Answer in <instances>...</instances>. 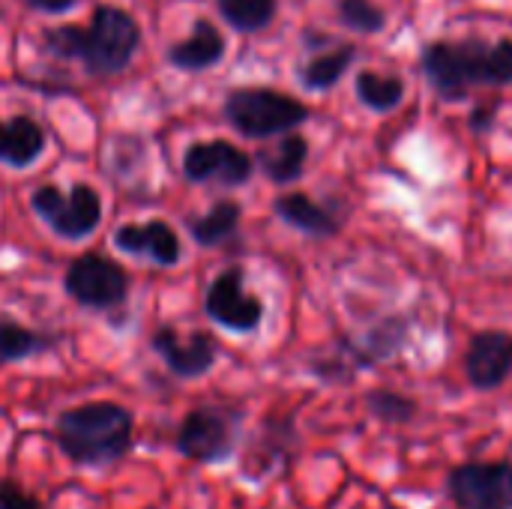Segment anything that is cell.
Segmentation results:
<instances>
[{
	"instance_id": "obj_16",
	"label": "cell",
	"mask_w": 512,
	"mask_h": 509,
	"mask_svg": "<svg viewBox=\"0 0 512 509\" xmlns=\"http://www.w3.org/2000/svg\"><path fill=\"white\" fill-rule=\"evenodd\" d=\"M276 213H279L282 222H288L291 228H297L303 234H312V237H333L339 231V222L303 192L282 195L276 201Z\"/></svg>"
},
{
	"instance_id": "obj_24",
	"label": "cell",
	"mask_w": 512,
	"mask_h": 509,
	"mask_svg": "<svg viewBox=\"0 0 512 509\" xmlns=\"http://www.w3.org/2000/svg\"><path fill=\"white\" fill-rule=\"evenodd\" d=\"M339 18L360 33H378L384 30V12L372 0H339Z\"/></svg>"
},
{
	"instance_id": "obj_1",
	"label": "cell",
	"mask_w": 512,
	"mask_h": 509,
	"mask_svg": "<svg viewBox=\"0 0 512 509\" xmlns=\"http://www.w3.org/2000/svg\"><path fill=\"white\" fill-rule=\"evenodd\" d=\"M423 72L447 99H462L474 84H512V39L432 42L423 51Z\"/></svg>"
},
{
	"instance_id": "obj_20",
	"label": "cell",
	"mask_w": 512,
	"mask_h": 509,
	"mask_svg": "<svg viewBox=\"0 0 512 509\" xmlns=\"http://www.w3.org/2000/svg\"><path fill=\"white\" fill-rule=\"evenodd\" d=\"M357 96L372 111H390V108H396L402 102L405 81L399 75H384V72L366 69V72L357 75Z\"/></svg>"
},
{
	"instance_id": "obj_6",
	"label": "cell",
	"mask_w": 512,
	"mask_h": 509,
	"mask_svg": "<svg viewBox=\"0 0 512 509\" xmlns=\"http://www.w3.org/2000/svg\"><path fill=\"white\" fill-rule=\"evenodd\" d=\"M237 429H240L237 414H231L225 408H198V411L186 414L180 435H177V447L192 462L216 465V462H225L234 456Z\"/></svg>"
},
{
	"instance_id": "obj_15",
	"label": "cell",
	"mask_w": 512,
	"mask_h": 509,
	"mask_svg": "<svg viewBox=\"0 0 512 509\" xmlns=\"http://www.w3.org/2000/svg\"><path fill=\"white\" fill-rule=\"evenodd\" d=\"M225 54V36L207 21L201 18L195 24V33L177 45L168 48V60L171 66L177 69H186V72H201V69H210L213 63H219Z\"/></svg>"
},
{
	"instance_id": "obj_19",
	"label": "cell",
	"mask_w": 512,
	"mask_h": 509,
	"mask_svg": "<svg viewBox=\"0 0 512 509\" xmlns=\"http://www.w3.org/2000/svg\"><path fill=\"white\" fill-rule=\"evenodd\" d=\"M351 63H354V48L351 45H342L336 51H324V54H318V57H312L309 63L300 66V81L309 90H330L345 75V69Z\"/></svg>"
},
{
	"instance_id": "obj_27",
	"label": "cell",
	"mask_w": 512,
	"mask_h": 509,
	"mask_svg": "<svg viewBox=\"0 0 512 509\" xmlns=\"http://www.w3.org/2000/svg\"><path fill=\"white\" fill-rule=\"evenodd\" d=\"M30 9H39V12H48V15H57V12H69L78 0H24Z\"/></svg>"
},
{
	"instance_id": "obj_23",
	"label": "cell",
	"mask_w": 512,
	"mask_h": 509,
	"mask_svg": "<svg viewBox=\"0 0 512 509\" xmlns=\"http://www.w3.org/2000/svg\"><path fill=\"white\" fill-rule=\"evenodd\" d=\"M369 411H372L378 420H384V423H396V426H402V423H411V420H414L417 405H414L408 396H402V393H393V390H375V393H369Z\"/></svg>"
},
{
	"instance_id": "obj_14",
	"label": "cell",
	"mask_w": 512,
	"mask_h": 509,
	"mask_svg": "<svg viewBox=\"0 0 512 509\" xmlns=\"http://www.w3.org/2000/svg\"><path fill=\"white\" fill-rule=\"evenodd\" d=\"M45 150V135L42 129L18 114V117H6L0 120V162L9 168H27L33 165Z\"/></svg>"
},
{
	"instance_id": "obj_21",
	"label": "cell",
	"mask_w": 512,
	"mask_h": 509,
	"mask_svg": "<svg viewBox=\"0 0 512 509\" xmlns=\"http://www.w3.org/2000/svg\"><path fill=\"white\" fill-rule=\"evenodd\" d=\"M216 3L222 18L240 33L264 30L276 15V0H216Z\"/></svg>"
},
{
	"instance_id": "obj_9",
	"label": "cell",
	"mask_w": 512,
	"mask_h": 509,
	"mask_svg": "<svg viewBox=\"0 0 512 509\" xmlns=\"http://www.w3.org/2000/svg\"><path fill=\"white\" fill-rule=\"evenodd\" d=\"M183 174L192 183L240 186L252 177V159L228 141H198L183 156Z\"/></svg>"
},
{
	"instance_id": "obj_8",
	"label": "cell",
	"mask_w": 512,
	"mask_h": 509,
	"mask_svg": "<svg viewBox=\"0 0 512 509\" xmlns=\"http://www.w3.org/2000/svg\"><path fill=\"white\" fill-rule=\"evenodd\" d=\"M66 294L90 309H111L126 300L129 279L126 273L105 255H81L66 270Z\"/></svg>"
},
{
	"instance_id": "obj_26",
	"label": "cell",
	"mask_w": 512,
	"mask_h": 509,
	"mask_svg": "<svg viewBox=\"0 0 512 509\" xmlns=\"http://www.w3.org/2000/svg\"><path fill=\"white\" fill-rule=\"evenodd\" d=\"M0 509H42V504L15 480H0Z\"/></svg>"
},
{
	"instance_id": "obj_18",
	"label": "cell",
	"mask_w": 512,
	"mask_h": 509,
	"mask_svg": "<svg viewBox=\"0 0 512 509\" xmlns=\"http://www.w3.org/2000/svg\"><path fill=\"white\" fill-rule=\"evenodd\" d=\"M306 156H309V144L303 135H288L276 144V150L270 153H261V165L267 171V177L273 183H291L303 174V165H306Z\"/></svg>"
},
{
	"instance_id": "obj_12",
	"label": "cell",
	"mask_w": 512,
	"mask_h": 509,
	"mask_svg": "<svg viewBox=\"0 0 512 509\" xmlns=\"http://www.w3.org/2000/svg\"><path fill=\"white\" fill-rule=\"evenodd\" d=\"M153 351L180 378H198L216 363V342L207 333L180 336L174 327H162L153 336Z\"/></svg>"
},
{
	"instance_id": "obj_17",
	"label": "cell",
	"mask_w": 512,
	"mask_h": 509,
	"mask_svg": "<svg viewBox=\"0 0 512 509\" xmlns=\"http://www.w3.org/2000/svg\"><path fill=\"white\" fill-rule=\"evenodd\" d=\"M237 225H240V207L234 201H219L204 216L189 219V234L201 246H219L237 234Z\"/></svg>"
},
{
	"instance_id": "obj_25",
	"label": "cell",
	"mask_w": 512,
	"mask_h": 509,
	"mask_svg": "<svg viewBox=\"0 0 512 509\" xmlns=\"http://www.w3.org/2000/svg\"><path fill=\"white\" fill-rule=\"evenodd\" d=\"M78 42H81V27L75 24H60L45 33V48L54 57H75L78 60Z\"/></svg>"
},
{
	"instance_id": "obj_13",
	"label": "cell",
	"mask_w": 512,
	"mask_h": 509,
	"mask_svg": "<svg viewBox=\"0 0 512 509\" xmlns=\"http://www.w3.org/2000/svg\"><path fill=\"white\" fill-rule=\"evenodd\" d=\"M114 246L156 261L159 267H174L180 261V240L171 225L153 219L147 225H120L114 231Z\"/></svg>"
},
{
	"instance_id": "obj_11",
	"label": "cell",
	"mask_w": 512,
	"mask_h": 509,
	"mask_svg": "<svg viewBox=\"0 0 512 509\" xmlns=\"http://www.w3.org/2000/svg\"><path fill=\"white\" fill-rule=\"evenodd\" d=\"M465 372L471 387L495 390L512 375V336L504 330L477 333L465 354Z\"/></svg>"
},
{
	"instance_id": "obj_3",
	"label": "cell",
	"mask_w": 512,
	"mask_h": 509,
	"mask_svg": "<svg viewBox=\"0 0 512 509\" xmlns=\"http://www.w3.org/2000/svg\"><path fill=\"white\" fill-rule=\"evenodd\" d=\"M141 30L135 18L114 6H99L90 18V27H81L78 60L90 75L108 78L129 66L132 54L138 51Z\"/></svg>"
},
{
	"instance_id": "obj_5",
	"label": "cell",
	"mask_w": 512,
	"mask_h": 509,
	"mask_svg": "<svg viewBox=\"0 0 512 509\" xmlns=\"http://www.w3.org/2000/svg\"><path fill=\"white\" fill-rule=\"evenodd\" d=\"M30 204L45 219V225L63 240H84L102 222V198L87 183H75L69 192L51 183L39 186Z\"/></svg>"
},
{
	"instance_id": "obj_2",
	"label": "cell",
	"mask_w": 512,
	"mask_h": 509,
	"mask_svg": "<svg viewBox=\"0 0 512 509\" xmlns=\"http://www.w3.org/2000/svg\"><path fill=\"white\" fill-rule=\"evenodd\" d=\"M57 444L75 465H111L132 447V414L114 402L63 411L57 420Z\"/></svg>"
},
{
	"instance_id": "obj_7",
	"label": "cell",
	"mask_w": 512,
	"mask_h": 509,
	"mask_svg": "<svg viewBox=\"0 0 512 509\" xmlns=\"http://www.w3.org/2000/svg\"><path fill=\"white\" fill-rule=\"evenodd\" d=\"M447 492L459 509H512V465L465 462L450 471Z\"/></svg>"
},
{
	"instance_id": "obj_4",
	"label": "cell",
	"mask_w": 512,
	"mask_h": 509,
	"mask_svg": "<svg viewBox=\"0 0 512 509\" xmlns=\"http://www.w3.org/2000/svg\"><path fill=\"white\" fill-rule=\"evenodd\" d=\"M225 117L246 138H270L276 132H288L300 126L309 117V108L279 90L243 87L228 93Z\"/></svg>"
},
{
	"instance_id": "obj_10",
	"label": "cell",
	"mask_w": 512,
	"mask_h": 509,
	"mask_svg": "<svg viewBox=\"0 0 512 509\" xmlns=\"http://www.w3.org/2000/svg\"><path fill=\"white\" fill-rule=\"evenodd\" d=\"M204 309L216 324H222L225 330H234V333H252L264 318L261 300L243 291V279L237 270L222 273L210 285Z\"/></svg>"
},
{
	"instance_id": "obj_22",
	"label": "cell",
	"mask_w": 512,
	"mask_h": 509,
	"mask_svg": "<svg viewBox=\"0 0 512 509\" xmlns=\"http://www.w3.org/2000/svg\"><path fill=\"white\" fill-rule=\"evenodd\" d=\"M45 348V339L15 321H0V363L33 357Z\"/></svg>"
}]
</instances>
